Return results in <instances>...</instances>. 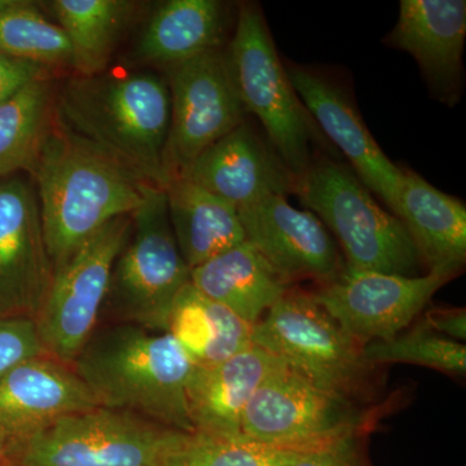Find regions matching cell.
<instances>
[{
    "instance_id": "13",
    "label": "cell",
    "mask_w": 466,
    "mask_h": 466,
    "mask_svg": "<svg viewBox=\"0 0 466 466\" xmlns=\"http://www.w3.org/2000/svg\"><path fill=\"white\" fill-rule=\"evenodd\" d=\"M238 211L247 241L288 285L327 284L345 268L327 227L311 211L291 207L285 196H266Z\"/></svg>"
},
{
    "instance_id": "26",
    "label": "cell",
    "mask_w": 466,
    "mask_h": 466,
    "mask_svg": "<svg viewBox=\"0 0 466 466\" xmlns=\"http://www.w3.org/2000/svg\"><path fill=\"white\" fill-rule=\"evenodd\" d=\"M54 119L50 78L27 85L0 104V179L15 171H30Z\"/></svg>"
},
{
    "instance_id": "29",
    "label": "cell",
    "mask_w": 466,
    "mask_h": 466,
    "mask_svg": "<svg viewBox=\"0 0 466 466\" xmlns=\"http://www.w3.org/2000/svg\"><path fill=\"white\" fill-rule=\"evenodd\" d=\"M363 358L372 368L401 363L431 368L449 375L464 376L466 372L464 343L433 332L424 321L388 341L367 343L363 346Z\"/></svg>"
},
{
    "instance_id": "16",
    "label": "cell",
    "mask_w": 466,
    "mask_h": 466,
    "mask_svg": "<svg viewBox=\"0 0 466 466\" xmlns=\"http://www.w3.org/2000/svg\"><path fill=\"white\" fill-rule=\"evenodd\" d=\"M465 0H401L385 45L415 58L431 96L455 106L464 90Z\"/></svg>"
},
{
    "instance_id": "31",
    "label": "cell",
    "mask_w": 466,
    "mask_h": 466,
    "mask_svg": "<svg viewBox=\"0 0 466 466\" xmlns=\"http://www.w3.org/2000/svg\"><path fill=\"white\" fill-rule=\"evenodd\" d=\"M366 434L345 435L285 466H372L364 446Z\"/></svg>"
},
{
    "instance_id": "19",
    "label": "cell",
    "mask_w": 466,
    "mask_h": 466,
    "mask_svg": "<svg viewBox=\"0 0 466 466\" xmlns=\"http://www.w3.org/2000/svg\"><path fill=\"white\" fill-rule=\"evenodd\" d=\"M281 364L280 359L251 345L222 363L196 367L187 388L193 433L240 437L245 408Z\"/></svg>"
},
{
    "instance_id": "2",
    "label": "cell",
    "mask_w": 466,
    "mask_h": 466,
    "mask_svg": "<svg viewBox=\"0 0 466 466\" xmlns=\"http://www.w3.org/2000/svg\"><path fill=\"white\" fill-rule=\"evenodd\" d=\"M70 367L97 406L193 433L187 388L196 366L170 334L127 323L96 329Z\"/></svg>"
},
{
    "instance_id": "20",
    "label": "cell",
    "mask_w": 466,
    "mask_h": 466,
    "mask_svg": "<svg viewBox=\"0 0 466 466\" xmlns=\"http://www.w3.org/2000/svg\"><path fill=\"white\" fill-rule=\"evenodd\" d=\"M397 217L406 227L428 272L458 275L466 260V208L462 201L401 168Z\"/></svg>"
},
{
    "instance_id": "5",
    "label": "cell",
    "mask_w": 466,
    "mask_h": 466,
    "mask_svg": "<svg viewBox=\"0 0 466 466\" xmlns=\"http://www.w3.org/2000/svg\"><path fill=\"white\" fill-rule=\"evenodd\" d=\"M293 193L333 233L346 268L422 275L425 267L406 227L377 204L345 164L329 156L315 158L296 177Z\"/></svg>"
},
{
    "instance_id": "22",
    "label": "cell",
    "mask_w": 466,
    "mask_h": 466,
    "mask_svg": "<svg viewBox=\"0 0 466 466\" xmlns=\"http://www.w3.org/2000/svg\"><path fill=\"white\" fill-rule=\"evenodd\" d=\"M168 219L189 269L247 240L238 208L184 177L167 180Z\"/></svg>"
},
{
    "instance_id": "7",
    "label": "cell",
    "mask_w": 466,
    "mask_h": 466,
    "mask_svg": "<svg viewBox=\"0 0 466 466\" xmlns=\"http://www.w3.org/2000/svg\"><path fill=\"white\" fill-rule=\"evenodd\" d=\"M253 345L280 359L312 382L358 401L370 394L373 370L363 346L315 300L288 289L253 327Z\"/></svg>"
},
{
    "instance_id": "12",
    "label": "cell",
    "mask_w": 466,
    "mask_h": 466,
    "mask_svg": "<svg viewBox=\"0 0 466 466\" xmlns=\"http://www.w3.org/2000/svg\"><path fill=\"white\" fill-rule=\"evenodd\" d=\"M451 279L440 272L400 276L345 267L311 294L350 337L364 346L404 332Z\"/></svg>"
},
{
    "instance_id": "10",
    "label": "cell",
    "mask_w": 466,
    "mask_h": 466,
    "mask_svg": "<svg viewBox=\"0 0 466 466\" xmlns=\"http://www.w3.org/2000/svg\"><path fill=\"white\" fill-rule=\"evenodd\" d=\"M130 231L131 216L116 218L54 272L45 302L34 319L48 357L72 366L96 330L113 267Z\"/></svg>"
},
{
    "instance_id": "11",
    "label": "cell",
    "mask_w": 466,
    "mask_h": 466,
    "mask_svg": "<svg viewBox=\"0 0 466 466\" xmlns=\"http://www.w3.org/2000/svg\"><path fill=\"white\" fill-rule=\"evenodd\" d=\"M167 82L171 115L164 158L165 183L182 177L201 153L245 122L247 116L223 48L170 67Z\"/></svg>"
},
{
    "instance_id": "32",
    "label": "cell",
    "mask_w": 466,
    "mask_h": 466,
    "mask_svg": "<svg viewBox=\"0 0 466 466\" xmlns=\"http://www.w3.org/2000/svg\"><path fill=\"white\" fill-rule=\"evenodd\" d=\"M48 67L0 55V104L11 99L27 85L48 78Z\"/></svg>"
},
{
    "instance_id": "24",
    "label": "cell",
    "mask_w": 466,
    "mask_h": 466,
    "mask_svg": "<svg viewBox=\"0 0 466 466\" xmlns=\"http://www.w3.org/2000/svg\"><path fill=\"white\" fill-rule=\"evenodd\" d=\"M253 327L189 281L175 299L164 332L173 337L196 367H208L250 348Z\"/></svg>"
},
{
    "instance_id": "25",
    "label": "cell",
    "mask_w": 466,
    "mask_h": 466,
    "mask_svg": "<svg viewBox=\"0 0 466 466\" xmlns=\"http://www.w3.org/2000/svg\"><path fill=\"white\" fill-rule=\"evenodd\" d=\"M72 47L79 76L104 72L137 3L126 0H52L47 3Z\"/></svg>"
},
{
    "instance_id": "6",
    "label": "cell",
    "mask_w": 466,
    "mask_h": 466,
    "mask_svg": "<svg viewBox=\"0 0 466 466\" xmlns=\"http://www.w3.org/2000/svg\"><path fill=\"white\" fill-rule=\"evenodd\" d=\"M184 431L96 407L8 441L9 466H167Z\"/></svg>"
},
{
    "instance_id": "28",
    "label": "cell",
    "mask_w": 466,
    "mask_h": 466,
    "mask_svg": "<svg viewBox=\"0 0 466 466\" xmlns=\"http://www.w3.org/2000/svg\"><path fill=\"white\" fill-rule=\"evenodd\" d=\"M309 452L312 451L260 443L244 435L223 438L180 433L167 466H285Z\"/></svg>"
},
{
    "instance_id": "23",
    "label": "cell",
    "mask_w": 466,
    "mask_h": 466,
    "mask_svg": "<svg viewBox=\"0 0 466 466\" xmlns=\"http://www.w3.org/2000/svg\"><path fill=\"white\" fill-rule=\"evenodd\" d=\"M226 26L225 3L168 0L159 5L144 29L137 55L146 63L167 70L222 48Z\"/></svg>"
},
{
    "instance_id": "34",
    "label": "cell",
    "mask_w": 466,
    "mask_h": 466,
    "mask_svg": "<svg viewBox=\"0 0 466 466\" xmlns=\"http://www.w3.org/2000/svg\"><path fill=\"white\" fill-rule=\"evenodd\" d=\"M0 466H9L8 441L0 434Z\"/></svg>"
},
{
    "instance_id": "18",
    "label": "cell",
    "mask_w": 466,
    "mask_h": 466,
    "mask_svg": "<svg viewBox=\"0 0 466 466\" xmlns=\"http://www.w3.org/2000/svg\"><path fill=\"white\" fill-rule=\"evenodd\" d=\"M96 407L73 368L48 355L23 361L0 379V434L7 441Z\"/></svg>"
},
{
    "instance_id": "27",
    "label": "cell",
    "mask_w": 466,
    "mask_h": 466,
    "mask_svg": "<svg viewBox=\"0 0 466 466\" xmlns=\"http://www.w3.org/2000/svg\"><path fill=\"white\" fill-rule=\"evenodd\" d=\"M0 55L48 69L51 66L75 69L72 47L66 33L25 2H9L7 7L0 9Z\"/></svg>"
},
{
    "instance_id": "17",
    "label": "cell",
    "mask_w": 466,
    "mask_h": 466,
    "mask_svg": "<svg viewBox=\"0 0 466 466\" xmlns=\"http://www.w3.org/2000/svg\"><path fill=\"white\" fill-rule=\"evenodd\" d=\"M240 210L269 195L294 192L296 175L247 121L201 153L182 177Z\"/></svg>"
},
{
    "instance_id": "15",
    "label": "cell",
    "mask_w": 466,
    "mask_h": 466,
    "mask_svg": "<svg viewBox=\"0 0 466 466\" xmlns=\"http://www.w3.org/2000/svg\"><path fill=\"white\" fill-rule=\"evenodd\" d=\"M52 278L35 191L20 177L0 179V317L35 319Z\"/></svg>"
},
{
    "instance_id": "4",
    "label": "cell",
    "mask_w": 466,
    "mask_h": 466,
    "mask_svg": "<svg viewBox=\"0 0 466 466\" xmlns=\"http://www.w3.org/2000/svg\"><path fill=\"white\" fill-rule=\"evenodd\" d=\"M226 57L242 108L256 116L291 173L299 177L314 162L317 147L334 156L332 144L291 86L265 14L256 3L238 5Z\"/></svg>"
},
{
    "instance_id": "30",
    "label": "cell",
    "mask_w": 466,
    "mask_h": 466,
    "mask_svg": "<svg viewBox=\"0 0 466 466\" xmlns=\"http://www.w3.org/2000/svg\"><path fill=\"white\" fill-rule=\"evenodd\" d=\"M43 355L47 354L34 319L0 317V379L23 361Z\"/></svg>"
},
{
    "instance_id": "14",
    "label": "cell",
    "mask_w": 466,
    "mask_h": 466,
    "mask_svg": "<svg viewBox=\"0 0 466 466\" xmlns=\"http://www.w3.org/2000/svg\"><path fill=\"white\" fill-rule=\"evenodd\" d=\"M285 69L321 134L345 156L368 191L380 196L397 217L401 167L382 152L348 91L317 69L299 64H289Z\"/></svg>"
},
{
    "instance_id": "8",
    "label": "cell",
    "mask_w": 466,
    "mask_h": 466,
    "mask_svg": "<svg viewBox=\"0 0 466 466\" xmlns=\"http://www.w3.org/2000/svg\"><path fill=\"white\" fill-rule=\"evenodd\" d=\"M191 280L168 219L167 195L149 184L110 278L108 303L119 323L164 332L177 294ZM104 305V306H106Z\"/></svg>"
},
{
    "instance_id": "21",
    "label": "cell",
    "mask_w": 466,
    "mask_h": 466,
    "mask_svg": "<svg viewBox=\"0 0 466 466\" xmlns=\"http://www.w3.org/2000/svg\"><path fill=\"white\" fill-rule=\"evenodd\" d=\"M189 281L204 296L251 325L262 320L289 289L247 240L192 268Z\"/></svg>"
},
{
    "instance_id": "33",
    "label": "cell",
    "mask_w": 466,
    "mask_h": 466,
    "mask_svg": "<svg viewBox=\"0 0 466 466\" xmlns=\"http://www.w3.org/2000/svg\"><path fill=\"white\" fill-rule=\"evenodd\" d=\"M424 323L433 332L461 342L466 339V311L465 309H431L426 311Z\"/></svg>"
},
{
    "instance_id": "1",
    "label": "cell",
    "mask_w": 466,
    "mask_h": 466,
    "mask_svg": "<svg viewBox=\"0 0 466 466\" xmlns=\"http://www.w3.org/2000/svg\"><path fill=\"white\" fill-rule=\"evenodd\" d=\"M29 173L35 182L54 272L104 226L133 216L152 184L76 137L57 118Z\"/></svg>"
},
{
    "instance_id": "3",
    "label": "cell",
    "mask_w": 466,
    "mask_h": 466,
    "mask_svg": "<svg viewBox=\"0 0 466 466\" xmlns=\"http://www.w3.org/2000/svg\"><path fill=\"white\" fill-rule=\"evenodd\" d=\"M55 116L146 182L164 187L170 128L167 82L153 75L79 76L67 79Z\"/></svg>"
},
{
    "instance_id": "9",
    "label": "cell",
    "mask_w": 466,
    "mask_h": 466,
    "mask_svg": "<svg viewBox=\"0 0 466 466\" xmlns=\"http://www.w3.org/2000/svg\"><path fill=\"white\" fill-rule=\"evenodd\" d=\"M370 419L358 401L327 390L283 363L254 392L241 434L260 443L314 451L354 433Z\"/></svg>"
}]
</instances>
